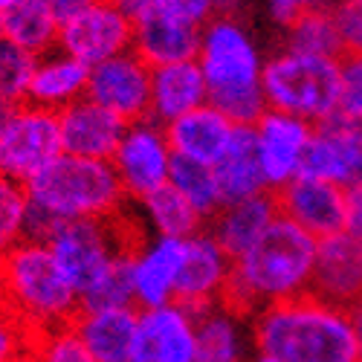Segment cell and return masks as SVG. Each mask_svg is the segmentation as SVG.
I'll return each instance as SVG.
<instances>
[{
  "instance_id": "6da1fadb",
  "label": "cell",
  "mask_w": 362,
  "mask_h": 362,
  "mask_svg": "<svg viewBox=\"0 0 362 362\" xmlns=\"http://www.w3.org/2000/svg\"><path fill=\"white\" fill-rule=\"evenodd\" d=\"M316 250L319 240L313 235L279 218L247 255L235 261L221 305L238 316H258L269 305L310 293Z\"/></svg>"
},
{
  "instance_id": "7a4b0ae2",
  "label": "cell",
  "mask_w": 362,
  "mask_h": 362,
  "mask_svg": "<svg viewBox=\"0 0 362 362\" xmlns=\"http://www.w3.org/2000/svg\"><path fill=\"white\" fill-rule=\"evenodd\" d=\"M255 351L284 362H359L362 345L351 310L330 305L316 293L269 305L252 316Z\"/></svg>"
},
{
  "instance_id": "3957f363",
  "label": "cell",
  "mask_w": 362,
  "mask_h": 362,
  "mask_svg": "<svg viewBox=\"0 0 362 362\" xmlns=\"http://www.w3.org/2000/svg\"><path fill=\"white\" fill-rule=\"evenodd\" d=\"M197 64L209 84V105L232 125H255L269 110L261 87V52L235 18H212L203 26Z\"/></svg>"
},
{
  "instance_id": "277c9868",
  "label": "cell",
  "mask_w": 362,
  "mask_h": 362,
  "mask_svg": "<svg viewBox=\"0 0 362 362\" xmlns=\"http://www.w3.org/2000/svg\"><path fill=\"white\" fill-rule=\"evenodd\" d=\"M0 301L33 337L73 325L81 301L47 244L23 240L0 261Z\"/></svg>"
},
{
  "instance_id": "5b68a950",
  "label": "cell",
  "mask_w": 362,
  "mask_h": 362,
  "mask_svg": "<svg viewBox=\"0 0 362 362\" xmlns=\"http://www.w3.org/2000/svg\"><path fill=\"white\" fill-rule=\"evenodd\" d=\"M29 206L58 226L84 218H116L125 212L128 194L110 160H84L62 154L26 186Z\"/></svg>"
},
{
  "instance_id": "8992f818",
  "label": "cell",
  "mask_w": 362,
  "mask_h": 362,
  "mask_svg": "<svg viewBox=\"0 0 362 362\" xmlns=\"http://www.w3.org/2000/svg\"><path fill=\"white\" fill-rule=\"evenodd\" d=\"M339 76L342 58L284 49L264 62L261 87L273 110H284L310 125H325L327 119L339 116Z\"/></svg>"
},
{
  "instance_id": "52a82bcc",
  "label": "cell",
  "mask_w": 362,
  "mask_h": 362,
  "mask_svg": "<svg viewBox=\"0 0 362 362\" xmlns=\"http://www.w3.org/2000/svg\"><path fill=\"white\" fill-rule=\"evenodd\" d=\"M139 240H142V235L131 229V221L122 212L116 218L67 221L52 232L47 247H49L58 269L64 273V279L81 296L119 252L128 247H136Z\"/></svg>"
},
{
  "instance_id": "ba28073f",
  "label": "cell",
  "mask_w": 362,
  "mask_h": 362,
  "mask_svg": "<svg viewBox=\"0 0 362 362\" xmlns=\"http://www.w3.org/2000/svg\"><path fill=\"white\" fill-rule=\"evenodd\" d=\"M64 154L58 113L18 105L0 116V174L29 186Z\"/></svg>"
},
{
  "instance_id": "9c48e42d",
  "label": "cell",
  "mask_w": 362,
  "mask_h": 362,
  "mask_svg": "<svg viewBox=\"0 0 362 362\" xmlns=\"http://www.w3.org/2000/svg\"><path fill=\"white\" fill-rule=\"evenodd\" d=\"M110 163L116 168V177H119V183H122L128 200H134V203H139L142 197L168 186L174 151H171L165 125L154 122L151 116L142 119V122L128 125Z\"/></svg>"
},
{
  "instance_id": "30bf717a",
  "label": "cell",
  "mask_w": 362,
  "mask_h": 362,
  "mask_svg": "<svg viewBox=\"0 0 362 362\" xmlns=\"http://www.w3.org/2000/svg\"><path fill=\"white\" fill-rule=\"evenodd\" d=\"M58 49L96 67L134 49V21L116 0H93L81 15L67 21L58 33Z\"/></svg>"
},
{
  "instance_id": "8fae6325",
  "label": "cell",
  "mask_w": 362,
  "mask_h": 362,
  "mask_svg": "<svg viewBox=\"0 0 362 362\" xmlns=\"http://www.w3.org/2000/svg\"><path fill=\"white\" fill-rule=\"evenodd\" d=\"M87 99L99 102L128 125L151 116V67L131 49L90 67Z\"/></svg>"
},
{
  "instance_id": "7c38bea8",
  "label": "cell",
  "mask_w": 362,
  "mask_h": 362,
  "mask_svg": "<svg viewBox=\"0 0 362 362\" xmlns=\"http://www.w3.org/2000/svg\"><path fill=\"white\" fill-rule=\"evenodd\" d=\"M313 131L316 125L273 107L255 122L258 157H261V168H264V180L269 192L284 189L301 174Z\"/></svg>"
},
{
  "instance_id": "4fadbf2b",
  "label": "cell",
  "mask_w": 362,
  "mask_h": 362,
  "mask_svg": "<svg viewBox=\"0 0 362 362\" xmlns=\"http://www.w3.org/2000/svg\"><path fill=\"white\" fill-rule=\"evenodd\" d=\"M232 267L235 261L212 238V232H197L186 238V252H183V267H180L174 301L194 316L212 305H221L226 284L232 279Z\"/></svg>"
},
{
  "instance_id": "5bb4252c",
  "label": "cell",
  "mask_w": 362,
  "mask_h": 362,
  "mask_svg": "<svg viewBox=\"0 0 362 362\" xmlns=\"http://www.w3.org/2000/svg\"><path fill=\"white\" fill-rule=\"evenodd\" d=\"M281 218L293 221L316 240L339 235L345 229V189L330 180L298 174L293 183L273 192Z\"/></svg>"
},
{
  "instance_id": "9a60e30c",
  "label": "cell",
  "mask_w": 362,
  "mask_h": 362,
  "mask_svg": "<svg viewBox=\"0 0 362 362\" xmlns=\"http://www.w3.org/2000/svg\"><path fill=\"white\" fill-rule=\"evenodd\" d=\"M301 174L330 180L345 192L362 186V125L345 116L316 125Z\"/></svg>"
},
{
  "instance_id": "2e32d148",
  "label": "cell",
  "mask_w": 362,
  "mask_h": 362,
  "mask_svg": "<svg viewBox=\"0 0 362 362\" xmlns=\"http://www.w3.org/2000/svg\"><path fill=\"white\" fill-rule=\"evenodd\" d=\"M134 362H200L194 313L177 301L142 310Z\"/></svg>"
},
{
  "instance_id": "e0dca14e",
  "label": "cell",
  "mask_w": 362,
  "mask_h": 362,
  "mask_svg": "<svg viewBox=\"0 0 362 362\" xmlns=\"http://www.w3.org/2000/svg\"><path fill=\"white\" fill-rule=\"evenodd\" d=\"M58 128H62L64 154L84 160H113L128 122L84 96L58 113Z\"/></svg>"
},
{
  "instance_id": "ac0fdd59",
  "label": "cell",
  "mask_w": 362,
  "mask_h": 362,
  "mask_svg": "<svg viewBox=\"0 0 362 362\" xmlns=\"http://www.w3.org/2000/svg\"><path fill=\"white\" fill-rule=\"evenodd\" d=\"M186 240L183 238H142L134 250V290L136 308L154 310L171 305L177 296L180 267H183Z\"/></svg>"
},
{
  "instance_id": "d6986e66",
  "label": "cell",
  "mask_w": 362,
  "mask_h": 362,
  "mask_svg": "<svg viewBox=\"0 0 362 362\" xmlns=\"http://www.w3.org/2000/svg\"><path fill=\"white\" fill-rule=\"evenodd\" d=\"M310 293L351 310L362 301V244L339 232L319 240Z\"/></svg>"
},
{
  "instance_id": "ffe728a7",
  "label": "cell",
  "mask_w": 362,
  "mask_h": 362,
  "mask_svg": "<svg viewBox=\"0 0 362 362\" xmlns=\"http://www.w3.org/2000/svg\"><path fill=\"white\" fill-rule=\"evenodd\" d=\"M203 105H209V84L197 58L151 67V119L154 122L171 125Z\"/></svg>"
},
{
  "instance_id": "44dd1931",
  "label": "cell",
  "mask_w": 362,
  "mask_h": 362,
  "mask_svg": "<svg viewBox=\"0 0 362 362\" xmlns=\"http://www.w3.org/2000/svg\"><path fill=\"white\" fill-rule=\"evenodd\" d=\"M139 308L81 310L73 319V327L96 362H134L139 339Z\"/></svg>"
},
{
  "instance_id": "7402d4cb",
  "label": "cell",
  "mask_w": 362,
  "mask_h": 362,
  "mask_svg": "<svg viewBox=\"0 0 362 362\" xmlns=\"http://www.w3.org/2000/svg\"><path fill=\"white\" fill-rule=\"evenodd\" d=\"M279 218H281V212H279L276 194L264 192L258 197L223 206L221 212L209 221V232H212V238L226 250V255L232 261H238L240 255H247L267 235V229Z\"/></svg>"
},
{
  "instance_id": "603a6c76",
  "label": "cell",
  "mask_w": 362,
  "mask_h": 362,
  "mask_svg": "<svg viewBox=\"0 0 362 362\" xmlns=\"http://www.w3.org/2000/svg\"><path fill=\"white\" fill-rule=\"evenodd\" d=\"M203 26L177 21L160 12H148L134 23V52L148 67H163L177 62H192L200 49Z\"/></svg>"
},
{
  "instance_id": "cb8c5ba5",
  "label": "cell",
  "mask_w": 362,
  "mask_h": 362,
  "mask_svg": "<svg viewBox=\"0 0 362 362\" xmlns=\"http://www.w3.org/2000/svg\"><path fill=\"white\" fill-rule=\"evenodd\" d=\"M165 134H168L174 157L203 163V165H218V160L223 157V151L235 134V125L212 105H203L186 113L183 119H177V122L165 125Z\"/></svg>"
},
{
  "instance_id": "d4e9b609",
  "label": "cell",
  "mask_w": 362,
  "mask_h": 362,
  "mask_svg": "<svg viewBox=\"0 0 362 362\" xmlns=\"http://www.w3.org/2000/svg\"><path fill=\"white\" fill-rule=\"evenodd\" d=\"M87 81H90L87 64H81L78 58L62 49H52L41 55L35 64L33 84H29V105L62 113L64 107L87 96Z\"/></svg>"
},
{
  "instance_id": "484cf974",
  "label": "cell",
  "mask_w": 362,
  "mask_h": 362,
  "mask_svg": "<svg viewBox=\"0 0 362 362\" xmlns=\"http://www.w3.org/2000/svg\"><path fill=\"white\" fill-rule=\"evenodd\" d=\"M215 174L221 183L223 206L269 192L264 180V168H261V157H258L255 125H235V134L223 151V157L215 165Z\"/></svg>"
},
{
  "instance_id": "4316f807",
  "label": "cell",
  "mask_w": 362,
  "mask_h": 362,
  "mask_svg": "<svg viewBox=\"0 0 362 362\" xmlns=\"http://www.w3.org/2000/svg\"><path fill=\"white\" fill-rule=\"evenodd\" d=\"M4 23V38L21 49H26L29 55H47L52 49H58V33H62V23H58L38 0H15V4L0 15Z\"/></svg>"
},
{
  "instance_id": "83f0119b",
  "label": "cell",
  "mask_w": 362,
  "mask_h": 362,
  "mask_svg": "<svg viewBox=\"0 0 362 362\" xmlns=\"http://www.w3.org/2000/svg\"><path fill=\"white\" fill-rule=\"evenodd\" d=\"M238 313L226 305H212L194 316L197 325V356L200 362H244V334Z\"/></svg>"
},
{
  "instance_id": "f1b7e54d",
  "label": "cell",
  "mask_w": 362,
  "mask_h": 362,
  "mask_svg": "<svg viewBox=\"0 0 362 362\" xmlns=\"http://www.w3.org/2000/svg\"><path fill=\"white\" fill-rule=\"evenodd\" d=\"M139 209H142V221L154 229V235H163V238H183L186 240V238L203 232V223H206L171 183L157 189L154 194L142 197Z\"/></svg>"
},
{
  "instance_id": "f546056e",
  "label": "cell",
  "mask_w": 362,
  "mask_h": 362,
  "mask_svg": "<svg viewBox=\"0 0 362 362\" xmlns=\"http://www.w3.org/2000/svg\"><path fill=\"white\" fill-rule=\"evenodd\" d=\"M134 250L128 247L119 252L102 273L90 284L78 301L81 310H113V308H136V290H134Z\"/></svg>"
},
{
  "instance_id": "4dcf8cb0",
  "label": "cell",
  "mask_w": 362,
  "mask_h": 362,
  "mask_svg": "<svg viewBox=\"0 0 362 362\" xmlns=\"http://www.w3.org/2000/svg\"><path fill=\"white\" fill-rule=\"evenodd\" d=\"M287 49L305 52V55H325V58H342L345 47L339 38V26L334 9H310L301 12L287 23Z\"/></svg>"
},
{
  "instance_id": "1f68e13d",
  "label": "cell",
  "mask_w": 362,
  "mask_h": 362,
  "mask_svg": "<svg viewBox=\"0 0 362 362\" xmlns=\"http://www.w3.org/2000/svg\"><path fill=\"white\" fill-rule=\"evenodd\" d=\"M168 183L189 200V206L194 209L203 221H212L223 209V194H221V183H218L215 165H203V163H192V160L174 157Z\"/></svg>"
},
{
  "instance_id": "d6a6232c",
  "label": "cell",
  "mask_w": 362,
  "mask_h": 362,
  "mask_svg": "<svg viewBox=\"0 0 362 362\" xmlns=\"http://www.w3.org/2000/svg\"><path fill=\"white\" fill-rule=\"evenodd\" d=\"M38 58L26 49L0 41V110H9L29 102V84H33Z\"/></svg>"
},
{
  "instance_id": "836d02e7",
  "label": "cell",
  "mask_w": 362,
  "mask_h": 362,
  "mask_svg": "<svg viewBox=\"0 0 362 362\" xmlns=\"http://www.w3.org/2000/svg\"><path fill=\"white\" fill-rule=\"evenodd\" d=\"M29 194L26 186L0 174V261L26 240Z\"/></svg>"
},
{
  "instance_id": "e575fe53",
  "label": "cell",
  "mask_w": 362,
  "mask_h": 362,
  "mask_svg": "<svg viewBox=\"0 0 362 362\" xmlns=\"http://www.w3.org/2000/svg\"><path fill=\"white\" fill-rule=\"evenodd\" d=\"M33 354L41 362H96L73 325L52 327L33 339Z\"/></svg>"
},
{
  "instance_id": "d590c367",
  "label": "cell",
  "mask_w": 362,
  "mask_h": 362,
  "mask_svg": "<svg viewBox=\"0 0 362 362\" xmlns=\"http://www.w3.org/2000/svg\"><path fill=\"white\" fill-rule=\"evenodd\" d=\"M339 116L362 125V55H342Z\"/></svg>"
},
{
  "instance_id": "8d00e7d4",
  "label": "cell",
  "mask_w": 362,
  "mask_h": 362,
  "mask_svg": "<svg viewBox=\"0 0 362 362\" xmlns=\"http://www.w3.org/2000/svg\"><path fill=\"white\" fill-rule=\"evenodd\" d=\"M33 334L9 313V308L0 301V362H15L26 351H33Z\"/></svg>"
},
{
  "instance_id": "74e56055",
  "label": "cell",
  "mask_w": 362,
  "mask_h": 362,
  "mask_svg": "<svg viewBox=\"0 0 362 362\" xmlns=\"http://www.w3.org/2000/svg\"><path fill=\"white\" fill-rule=\"evenodd\" d=\"M334 18L345 55H362V0H337Z\"/></svg>"
},
{
  "instance_id": "f35d334b",
  "label": "cell",
  "mask_w": 362,
  "mask_h": 362,
  "mask_svg": "<svg viewBox=\"0 0 362 362\" xmlns=\"http://www.w3.org/2000/svg\"><path fill=\"white\" fill-rule=\"evenodd\" d=\"M151 12H160L194 26H206L215 18L212 0H151Z\"/></svg>"
},
{
  "instance_id": "ab89813d",
  "label": "cell",
  "mask_w": 362,
  "mask_h": 362,
  "mask_svg": "<svg viewBox=\"0 0 362 362\" xmlns=\"http://www.w3.org/2000/svg\"><path fill=\"white\" fill-rule=\"evenodd\" d=\"M337 0H269V12H273L276 21H281L284 26L298 18L301 12H310V9H334Z\"/></svg>"
},
{
  "instance_id": "60d3db41",
  "label": "cell",
  "mask_w": 362,
  "mask_h": 362,
  "mask_svg": "<svg viewBox=\"0 0 362 362\" xmlns=\"http://www.w3.org/2000/svg\"><path fill=\"white\" fill-rule=\"evenodd\" d=\"M345 235L362 244V186L348 189L345 194Z\"/></svg>"
},
{
  "instance_id": "b9f144b4",
  "label": "cell",
  "mask_w": 362,
  "mask_h": 362,
  "mask_svg": "<svg viewBox=\"0 0 362 362\" xmlns=\"http://www.w3.org/2000/svg\"><path fill=\"white\" fill-rule=\"evenodd\" d=\"M38 4L58 21V23H67V21H73L76 15H81L93 0H38Z\"/></svg>"
},
{
  "instance_id": "7bdbcfd3",
  "label": "cell",
  "mask_w": 362,
  "mask_h": 362,
  "mask_svg": "<svg viewBox=\"0 0 362 362\" xmlns=\"http://www.w3.org/2000/svg\"><path fill=\"white\" fill-rule=\"evenodd\" d=\"M238 6H240V0H212L215 18H229V15H232Z\"/></svg>"
},
{
  "instance_id": "ee69618b",
  "label": "cell",
  "mask_w": 362,
  "mask_h": 362,
  "mask_svg": "<svg viewBox=\"0 0 362 362\" xmlns=\"http://www.w3.org/2000/svg\"><path fill=\"white\" fill-rule=\"evenodd\" d=\"M351 322H354V330H356V339L362 345V301L351 308Z\"/></svg>"
},
{
  "instance_id": "f6af8a7d",
  "label": "cell",
  "mask_w": 362,
  "mask_h": 362,
  "mask_svg": "<svg viewBox=\"0 0 362 362\" xmlns=\"http://www.w3.org/2000/svg\"><path fill=\"white\" fill-rule=\"evenodd\" d=\"M250 362H284V359H279V356H269V354H261V351H255V356H252Z\"/></svg>"
},
{
  "instance_id": "bcb514c9",
  "label": "cell",
  "mask_w": 362,
  "mask_h": 362,
  "mask_svg": "<svg viewBox=\"0 0 362 362\" xmlns=\"http://www.w3.org/2000/svg\"><path fill=\"white\" fill-rule=\"evenodd\" d=\"M15 362H41V359H38V356H35L33 351H26V354H23V356H18Z\"/></svg>"
},
{
  "instance_id": "7dc6e473",
  "label": "cell",
  "mask_w": 362,
  "mask_h": 362,
  "mask_svg": "<svg viewBox=\"0 0 362 362\" xmlns=\"http://www.w3.org/2000/svg\"><path fill=\"white\" fill-rule=\"evenodd\" d=\"M12 4H15V0H0V15H4V12H6Z\"/></svg>"
},
{
  "instance_id": "c3c4849f",
  "label": "cell",
  "mask_w": 362,
  "mask_h": 362,
  "mask_svg": "<svg viewBox=\"0 0 362 362\" xmlns=\"http://www.w3.org/2000/svg\"><path fill=\"white\" fill-rule=\"evenodd\" d=\"M0 41H4V23H0Z\"/></svg>"
},
{
  "instance_id": "681fc988",
  "label": "cell",
  "mask_w": 362,
  "mask_h": 362,
  "mask_svg": "<svg viewBox=\"0 0 362 362\" xmlns=\"http://www.w3.org/2000/svg\"><path fill=\"white\" fill-rule=\"evenodd\" d=\"M0 116H4V110H0Z\"/></svg>"
},
{
  "instance_id": "f907efd6",
  "label": "cell",
  "mask_w": 362,
  "mask_h": 362,
  "mask_svg": "<svg viewBox=\"0 0 362 362\" xmlns=\"http://www.w3.org/2000/svg\"><path fill=\"white\" fill-rule=\"evenodd\" d=\"M359 362H362V359H359Z\"/></svg>"
}]
</instances>
